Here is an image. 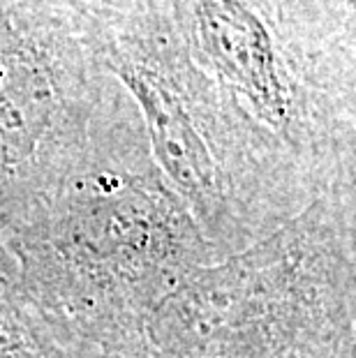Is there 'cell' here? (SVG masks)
<instances>
[{"label": "cell", "mask_w": 356, "mask_h": 358, "mask_svg": "<svg viewBox=\"0 0 356 358\" xmlns=\"http://www.w3.org/2000/svg\"><path fill=\"white\" fill-rule=\"evenodd\" d=\"M0 255L72 358H111L173 287L220 257L150 153L100 143L0 222Z\"/></svg>", "instance_id": "obj_1"}, {"label": "cell", "mask_w": 356, "mask_h": 358, "mask_svg": "<svg viewBox=\"0 0 356 358\" xmlns=\"http://www.w3.org/2000/svg\"><path fill=\"white\" fill-rule=\"evenodd\" d=\"M111 358H356V196L197 266Z\"/></svg>", "instance_id": "obj_2"}, {"label": "cell", "mask_w": 356, "mask_h": 358, "mask_svg": "<svg viewBox=\"0 0 356 358\" xmlns=\"http://www.w3.org/2000/svg\"><path fill=\"white\" fill-rule=\"evenodd\" d=\"M0 358H72L21 294L0 255Z\"/></svg>", "instance_id": "obj_3"}]
</instances>
